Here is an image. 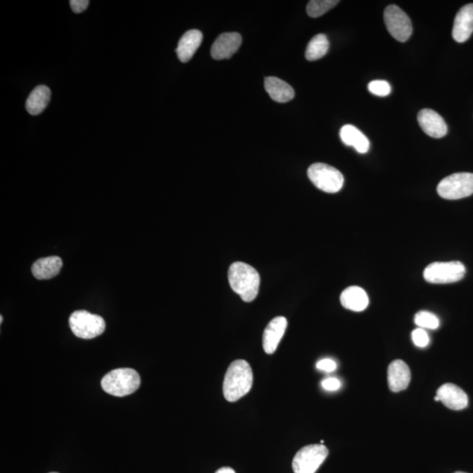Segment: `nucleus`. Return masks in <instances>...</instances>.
Segmentation results:
<instances>
[{
    "mask_svg": "<svg viewBox=\"0 0 473 473\" xmlns=\"http://www.w3.org/2000/svg\"><path fill=\"white\" fill-rule=\"evenodd\" d=\"M253 374L248 362L238 360L232 362L225 376L224 396L230 403L239 401L252 389Z\"/></svg>",
    "mask_w": 473,
    "mask_h": 473,
    "instance_id": "obj_1",
    "label": "nucleus"
},
{
    "mask_svg": "<svg viewBox=\"0 0 473 473\" xmlns=\"http://www.w3.org/2000/svg\"><path fill=\"white\" fill-rule=\"evenodd\" d=\"M231 288L244 302H253L259 293L260 277L256 268L244 263L232 264L228 271Z\"/></svg>",
    "mask_w": 473,
    "mask_h": 473,
    "instance_id": "obj_2",
    "label": "nucleus"
},
{
    "mask_svg": "<svg viewBox=\"0 0 473 473\" xmlns=\"http://www.w3.org/2000/svg\"><path fill=\"white\" fill-rule=\"evenodd\" d=\"M101 386L107 393L124 397L137 391L141 386V377L134 369H115L102 379Z\"/></svg>",
    "mask_w": 473,
    "mask_h": 473,
    "instance_id": "obj_3",
    "label": "nucleus"
},
{
    "mask_svg": "<svg viewBox=\"0 0 473 473\" xmlns=\"http://www.w3.org/2000/svg\"><path fill=\"white\" fill-rule=\"evenodd\" d=\"M70 326L77 338L92 339L103 334L106 329V322L100 315L86 310H77L70 315Z\"/></svg>",
    "mask_w": 473,
    "mask_h": 473,
    "instance_id": "obj_4",
    "label": "nucleus"
},
{
    "mask_svg": "<svg viewBox=\"0 0 473 473\" xmlns=\"http://www.w3.org/2000/svg\"><path fill=\"white\" fill-rule=\"evenodd\" d=\"M308 177L315 187L326 193L339 192L345 182L341 172L324 163L311 165Z\"/></svg>",
    "mask_w": 473,
    "mask_h": 473,
    "instance_id": "obj_5",
    "label": "nucleus"
},
{
    "mask_svg": "<svg viewBox=\"0 0 473 473\" xmlns=\"http://www.w3.org/2000/svg\"><path fill=\"white\" fill-rule=\"evenodd\" d=\"M441 197L447 200L465 198L473 194V174L456 173L443 178L436 189Z\"/></svg>",
    "mask_w": 473,
    "mask_h": 473,
    "instance_id": "obj_6",
    "label": "nucleus"
},
{
    "mask_svg": "<svg viewBox=\"0 0 473 473\" xmlns=\"http://www.w3.org/2000/svg\"><path fill=\"white\" fill-rule=\"evenodd\" d=\"M465 272V267L460 261L434 263L425 268L424 277L432 284H449L461 281Z\"/></svg>",
    "mask_w": 473,
    "mask_h": 473,
    "instance_id": "obj_7",
    "label": "nucleus"
},
{
    "mask_svg": "<svg viewBox=\"0 0 473 473\" xmlns=\"http://www.w3.org/2000/svg\"><path fill=\"white\" fill-rule=\"evenodd\" d=\"M329 450L322 444L304 446L294 458L292 467L295 473H315L328 457Z\"/></svg>",
    "mask_w": 473,
    "mask_h": 473,
    "instance_id": "obj_8",
    "label": "nucleus"
},
{
    "mask_svg": "<svg viewBox=\"0 0 473 473\" xmlns=\"http://www.w3.org/2000/svg\"><path fill=\"white\" fill-rule=\"evenodd\" d=\"M384 21L389 34L398 42H405L410 38L413 32L411 20L399 6L391 5L386 7Z\"/></svg>",
    "mask_w": 473,
    "mask_h": 473,
    "instance_id": "obj_9",
    "label": "nucleus"
},
{
    "mask_svg": "<svg viewBox=\"0 0 473 473\" xmlns=\"http://www.w3.org/2000/svg\"><path fill=\"white\" fill-rule=\"evenodd\" d=\"M419 125L429 137L440 139L447 134L448 127L443 118L431 109H422L417 116Z\"/></svg>",
    "mask_w": 473,
    "mask_h": 473,
    "instance_id": "obj_10",
    "label": "nucleus"
},
{
    "mask_svg": "<svg viewBox=\"0 0 473 473\" xmlns=\"http://www.w3.org/2000/svg\"><path fill=\"white\" fill-rule=\"evenodd\" d=\"M241 43V35L238 33L222 34L211 46V56L215 60L231 58L238 51Z\"/></svg>",
    "mask_w": 473,
    "mask_h": 473,
    "instance_id": "obj_11",
    "label": "nucleus"
},
{
    "mask_svg": "<svg viewBox=\"0 0 473 473\" xmlns=\"http://www.w3.org/2000/svg\"><path fill=\"white\" fill-rule=\"evenodd\" d=\"M473 33V4H467L458 11L455 18L453 37L458 43L467 42Z\"/></svg>",
    "mask_w": 473,
    "mask_h": 473,
    "instance_id": "obj_12",
    "label": "nucleus"
},
{
    "mask_svg": "<svg viewBox=\"0 0 473 473\" xmlns=\"http://www.w3.org/2000/svg\"><path fill=\"white\" fill-rule=\"evenodd\" d=\"M436 396H439L440 401L450 410H462L468 405L467 394L460 386L451 383L441 386L437 390Z\"/></svg>",
    "mask_w": 473,
    "mask_h": 473,
    "instance_id": "obj_13",
    "label": "nucleus"
},
{
    "mask_svg": "<svg viewBox=\"0 0 473 473\" xmlns=\"http://www.w3.org/2000/svg\"><path fill=\"white\" fill-rule=\"evenodd\" d=\"M410 367L404 361L396 360L390 363L388 369V381L392 392L403 391L410 385Z\"/></svg>",
    "mask_w": 473,
    "mask_h": 473,
    "instance_id": "obj_14",
    "label": "nucleus"
},
{
    "mask_svg": "<svg viewBox=\"0 0 473 473\" xmlns=\"http://www.w3.org/2000/svg\"><path fill=\"white\" fill-rule=\"evenodd\" d=\"M288 321L284 317L271 320L263 333V349L267 354H273L286 332Z\"/></svg>",
    "mask_w": 473,
    "mask_h": 473,
    "instance_id": "obj_15",
    "label": "nucleus"
},
{
    "mask_svg": "<svg viewBox=\"0 0 473 473\" xmlns=\"http://www.w3.org/2000/svg\"><path fill=\"white\" fill-rule=\"evenodd\" d=\"M202 42V32L196 30L186 32L178 42L177 53L179 60L182 63H188L195 55Z\"/></svg>",
    "mask_w": 473,
    "mask_h": 473,
    "instance_id": "obj_16",
    "label": "nucleus"
},
{
    "mask_svg": "<svg viewBox=\"0 0 473 473\" xmlns=\"http://www.w3.org/2000/svg\"><path fill=\"white\" fill-rule=\"evenodd\" d=\"M340 302L346 309L360 313L367 309L369 304L367 294L360 286H349L340 296Z\"/></svg>",
    "mask_w": 473,
    "mask_h": 473,
    "instance_id": "obj_17",
    "label": "nucleus"
},
{
    "mask_svg": "<svg viewBox=\"0 0 473 473\" xmlns=\"http://www.w3.org/2000/svg\"><path fill=\"white\" fill-rule=\"evenodd\" d=\"M265 89L270 98L278 103L289 102L295 98V91L288 82L275 77L265 79Z\"/></svg>",
    "mask_w": 473,
    "mask_h": 473,
    "instance_id": "obj_18",
    "label": "nucleus"
},
{
    "mask_svg": "<svg viewBox=\"0 0 473 473\" xmlns=\"http://www.w3.org/2000/svg\"><path fill=\"white\" fill-rule=\"evenodd\" d=\"M63 267V260L58 256L39 259L32 267V273L37 279H49L56 277Z\"/></svg>",
    "mask_w": 473,
    "mask_h": 473,
    "instance_id": "obj_19",
    "label": "nucleus"
},
{
    "mask_svg": "<svg viewBox=\"0 0 473 473\" xmlns=\"http://www.w3.org/2000/svg\"><path fill=\"white\" fill-rule=\"evenodd\" d=\"M340 138L346 146H353L357 152L365 153L370 149V141L352 125H346L340 130Z\"/></svg>",
    "mask_w": 473,
    "mask_h": 473,
    "instance_id": "obj_20",
    "label": "nucleus"
},
{
    "mask_svg": "<svg viewBox=\"0 0 473 473\" xmlns=\"http://www.w3.org/2000/svg\"><path fill=\"white\" fill-rule=\"evenodd\" d=\"M50 96L51 92L49 88L44 85L37 86L27 99L26 108L28 113L34 116L41 114L48 106Z\"/></svg>",
    "mask_w": 473,
    "mask_h": 473,
    "instance_id": "obj_21",
    "label": "nucleus"
},
{
    "mask_svg": "<svg viewBox=\"0 0 473 473\" xmlns=\"http://www.w3.org/2000/svg\"><path fill=\"white\" fill-rule=\"evenodd\" d=\"M329 48V39L325 34L315 35L308 44L305 52L306 59L310 61V62L321 59L327 53Z\"/></svg>",
    "mask_w": 473,
    "mask_h": 473,
    "instance_id": "obj_22",
    "label": "nucleus"
},
{
    "mask_svg": "<svg viewBox=\"0 0 473 473\" xmlns=\"http://www.w3.org/2000/svg\"><path fill=\"white\" fill-rule=\"evenodd\" d=\"M339 3V0H311L307 6L308 15L311 18H318L324 15Z\"/></svg>",
    "mask_w": 473,
    "mask_h": 473,
    "instance_id": "obj_23",
    "label": "nucleus"
},
{
    "mask_svg": "<svg viewBox=\"0 0 473 473\" xmlns=\"http://www.w3.org/2000/svg\"><path fill=\"white\" fill-rule=\"evenodd\" d=\"M415 324L419 328L436 329L439 327L440 322L436 315L429 311H420L415 317Z\"/></svg>",
    "mask_w": 473,
    "mask_h": 473,
    "instance_id": "obj_24",
    "label": "nucleus"
},
{
    "mask_svg": "<svg viewBox=\"0 0 473 473\" xmlns=\"http://www.w3.org/2000/svg\"><path fill=\"white\" fill-rule=\"evenodd\" d=\"M368 91L375 96H389L392 92L391 85L384 80H374L369 82Z\"/></svg>",
    "mask_w": 473,
    "mask_h": 473,
    "instance_id": "obj_25",
    "label": "nucleus"
},
{
    "mask_svg": "<svg viewBox=\"0 0 473 473\" xmlns=\"http://www.w3.org/2000/svg\"><path fill=\"white\" fill-rule=\"evenodd\" d=\"M412 340H413L415 345L420 347V348L427 346L429 343L428 333L422 328L415 329L412 332Z\"/></svg>",
    "mask_w": 473,
    "mask_h": 473,
    "instance_id": "obj_26",
    "label": "nucleus"
},
{
    "mask_svg": "<svg viewBox=\"0 0 473 473\" xmlns=\"http://www.w3.org/2000/svg\"><path fill=\"white\" fill-rule=\"evenodd\" d=\"M322 386L327 391H336L341 386V382L336 378H328L322 381Z\"/></svg>",
    "mask_w": 473,
    "mask_h": 473,
    "instance_id": "obj_27",
    "label": "nucleus"
},
{
    "mask_svg": "<svg viewBox=\"0 0 473 473\" xmlns=\"http://www.w3.org/2000/svg\"><path fill=\"white\" fill-rule=\"evenodd\" d=\"M70 4L75 13H81L87 9L89 1V0H71Z\"/></svg>",
    "mask_w": 473,
    "mask_h": 473,
    "instance_id": "obj_28",
    "label": "nucleus"
},
{
    "mask_svg": "<svg viewBox=\"0 0 473 473\" xmlns=\"http://www.w3.org/2000/svg\"><path fill=\"white\" fill-rule=\"evenodd\" d=\"M317 368L319 369V370L331 372L335 370L336 364L335 361L329 360V358H325V360H322L318 362Z\"/></svg>",
    "mask_w": 473,
    "mask_h": 473,
    "instance_id": "obj_29",
    "label": "nucleus"
},
{
    "mask_svg": "<svg viewBox=\"0 0 473 473\" xmlns=\"http://www.w3.org/2000/svg\"><path fill=\"white\" fill-rule=\"evenodd\" d=\"M216 473H236L234 469L230 467H223L218 469Z\"/></svg>",
    "mask_w": 473,
    "mask_h": 473,
    "instance_id": "obj_30",
    "label": "nucleus"
},
{
    "mask_svg": "<svg viewBox=\"0 0 473 473\" xmlns=\"http://www.w3.org/2000/svg\"><path fill=\"white\" fill-rule=\"evenodd\" d=\"M0 322H1V324H2V322H3V317H2V315H1V317H0Z\"/></svg>",
    "mask_w": 473,
    "mask_h": 473,
    "instance_id": "obj_31",
    "label": "nucleus"
},
{
    "mask_svg": "<svg viewBox=\"0 0 473 473\" xmlns=\"http://www.w3.org/2000/svg\"><path fill=\"white\" fill-rule=\"evenodd\" d=\"M455 473H467V472H455Z\"/></svg>",
    "mask_w": 473,
    "mask_h": 473,
    "instance_id": "obj_32",
    "label": "nucleus"
},
{
    "mask_svg": "<svg viewBox=\"0 0 473 473\" xmlns=\"http://www.w3.org/2000/svg\"><path fill=\"white\" fill-rule=\"evenodd\" d=\"M50 473H58V472H50Z\"/></svg>",
    "mask_w": 473,
    "mask_h": 473,
    "instance_id": "obj_33",
    "label": "nucleus"
}]
</instances>
